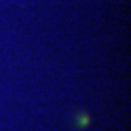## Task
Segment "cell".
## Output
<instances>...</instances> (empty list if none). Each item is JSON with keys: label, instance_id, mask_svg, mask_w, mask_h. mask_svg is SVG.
I'll list each match as a JSON object with an SVG mask.
<instances>
[{"label": "cell", "instance_id": "1", "mask_svg": "<svg viewBox=\"0 0 131 131\" xmlns=\"http://www.w3.org/2000/svg\"><path fill=\"white\" fill-rule=\"evenodd\" d=\"M78 124L79 125H86L88 123H89V117L88 115H80V117H78Z\"/></svg>", "mask_w": 131, "mask_h": 131}]
</instances>
